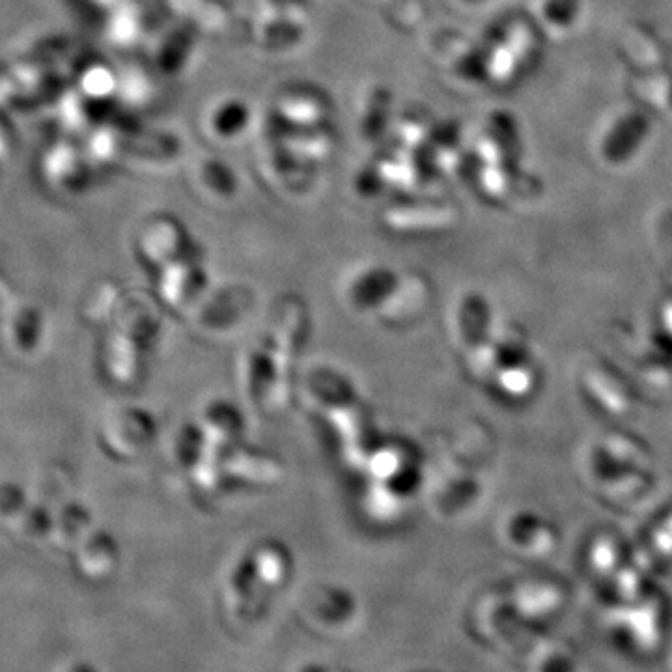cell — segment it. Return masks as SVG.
<instances>
[{"label": "cell", "mask_w": 672, "mask_h": 672, "mask_svg": "<svg viewBox=\"0 0 672 672\" xmlns=\"http://www.w3.org/2000/svg\"><path fill=\"white\" fill-rule=\"evenodd\" d=\"M13 148L12 127L8 126V121L2 118L0 113V161L10 158Z\"/></svg>", "instance_id": "6da1fadb"}]
</instances>
